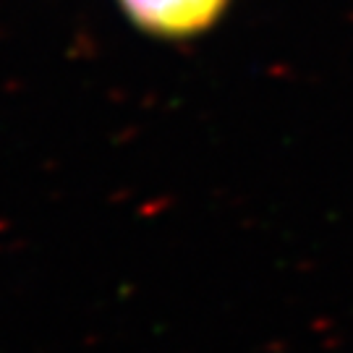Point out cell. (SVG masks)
Instances as JSON below:
<instances>
[{"instance_id": "6da1fadb", "label": "cell", "mask_w": 353, "mask_h": 353, "mask_svg": "<svg viewBox=\"0 0 353 353\" xmlns=\"http://www.w3.org/2000/svg\"><path fill=\"white\" fill-rule=\"evenodd\" d=\"M134 24L157 37H191L220 19L228 0H118Z\"/></svg>"}]
</instances>
